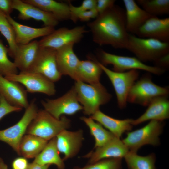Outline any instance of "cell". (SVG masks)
<instances>
[{
  "label": "cell",
  "instance_id": "1",
  "mask_svg": "<svg viewBox=\"0 0 169 169\" xmlns=\"http://www.w3.org/2000/svg\"><path fill=\"white\" fill-rule=\"evenodd\" d=\"M87 26L93 41L97 44L126 49L129 33L126 29L125 10L120 6L115 4L99 14Z\"/></svg>",
  "mask_w": 169,
  "mask_h": 169
},
{
  "label": "cell",
  "instance_id": "2",
  "mask_svg": "<svg viewBox=\"0 0 169 169\" xmlns=\"http://www.w3.org/2000/svg\"><path fill=\"white\" fill-rule=\"evenodd\" d=\"M78 100L83 107V113L92 115L99 110L100 107L110 101L111 95L100 83L87 84L76 81L74 86Z\"/></svg>",
  "mask_w": 169,
  "mask_h": 169
},
{
  "label": "cell",
  "instance_id": "3",
  "mask_svg": "<svg viewBox=\"0 0 169 169\" xmlns=\"http://www.w3.org/2000/svg\"><path fill=\"white\" fill-rule=\"evenodd\" d=\"M70 126V120L65 116H62L58 120L44 109H41L38 110L28 125L26 134L34 135L48 141Z\"/></svg>",
  "mask_w": 169,
  "mask_h": 169
},
{
  "label": "cell",
  "instance_id": "4",
  "mask_svg": "<svg viewBox=\"0 0 169 169\" xmlns=\"http://www.w3.org/2000/svg\"><path fill=\"white\" fill-rule=\"evenodd\" d=\"M126 49L142 62H153L169 53V43L152 38H141L129 34Z\"/></svg>",
  "mask_w": 169,
  "mask_h": 169
},
{
  "label": "cell",
  "instance_id": "5",
  "mask_svg": "<svg viewBox=\"0 0 169 169\" xmlns=\"http://www.w3.org/2000/svg\"><path fill=\"white\" fill-rule=\"evenodd\" d=\"M163 126V121L151 120L144 127L128 132L122 141L129 151L135 152L145 145L157 146L160 144L159 136Z\"/></svg>",
  "mask_w": 169,
  "mask_h": 169
},
{
  "label": "cell",
  "instance_id": "6",
  "mask_svg": "<svg viewBox=\"0 0 169 169\" xmlns=\"http://www.w3.org/2000/svg\"><path fill=\"white\" fill-rule=\"evenodd\" d=\"M151 76L150 75H145L134 83L128 93L127 102L147 106L155 98L168 95V87L160 86L154 84Z\"/></svg>",
  "mask_w": 169,
  "mask_h": 169
},
{
  "label": "cell",
  "instance_id": "7",
  "mask_svg": "<svg viewBox=\"0 0 169 169\" xmlns=\"http://www.w3.org/2000/svg\"><path fill=\"white\" fill-rule=\"evenodd\" d=\"M98 56L101 64L104 66L112 65L113 71L115 72H122L132 69H140L160 75L165 71L162 69L146 65L136 57L117 55L101 49L98 50Z\"/></svg>",
  "mask_w": 169,
  "mask_h": 169
},
{
  "label": "cell",
  "instance_id": "8",
  "mask_svg": "<svg viewBox=\"0 0 169 169\" xmlns=\"http://www.w3.org/2000/svg\"><path fill=\"white\" fill-rule=\"evenodd\" d=\"M33 99L29 103L23 116L16 124L6 129L0 130V141L9 145L19 155L21 140L26 134L27 129L38 111Z\"/></svg>",
  "mask_w": 169,
  "mask_h": 169
},
{
  "label": "cell",
  "instance_id": "9",
  "mask_svg": "<svg viewBox=\"0 0 169 169\" xmlns=\"http://www.w3.org/2000/svg\"><path fill=\"white\" fill-rule=\"evenodd\" d=\"M98 63L112 84L118 106L121 109L125 108L129 92L138 78V70L132 69L124 72H116L110 69L98 61Z\"/></svg>",
  "mask_w": 169,
  "mask_h": 169
},
{
  "label": "cell",
  "instance_id": "10",
  "mask_svg": "<svg viewBox=\"0 0 169 169\" xmlns=\"http://www.w3.org/2000/svg\"><path fill=\"white\" fill-rule=\"evenodd\" d=\"M41 103L45 110L58 120L64 115H72L83 110L74 86L62 96L42 100Z\"/></svg>",
  "mask_w": 169,
  "mask_h": 169
},
{
  "label": "cell",
  "instance_id": "11",
  "mask_svg": "<svg viewBox=\"0 0 169 169\" xmlns=\"http://www.w3.org/2000/svg\"><path fill=\"white\" fill-rule=\"evenodd\" d=\"M88 31L84 25L77 26L71 29L62 27L55 29L38 41L39 47L57 50L67 44L79 42L84 34Z\"/></svg>",
  "mask_w": 169,
  "mask_h": 169
},
{
  "label": "cell",
  "instance_id": "12",
  "mask_svg": "<svg viewBox=\"0 0 169 169\" xmlns=\"http://www.w3.org/2000/svg\"><path fill=\"white\" fill-rule=\"evenodd\" d=\"M4 77L23 84L27 92L42 93L49 96L53 95L56 93L54 83L38 73L20 72L19 74H9Z\"/></svg>",
  "mask_w": 169,
  "mask_h": 169
},
{
  "label": "cell",
  "instance_id": "13",
  "mask_svg": "<svg viewBox=\"0 0 169 169\" xmlns=\"http://www.w3.org/2000/svg\"><path fill=\"white\" fill-rule=\"evenodd\" d=\"M56 50L50 48H40L37 57L29 71L41 74L54 83L59 81L62 75L58 69Z\"/></svg>",
  "mask_w": 169,
  "mask_h": 169
},
{
  "label": "cell",
  "instance_id": "14",
  "mask_svg": "<svg viewBox=\"0 0 169 169\" xmlns=\"http://www.w3.org/2000/svg\"><path fill=\"white\" fill-rule=\"evenodd\" d=\"M84 139L82 130L74 131L64 130L56 136L57 148L59 153L64 155V161L74 157L78 154Z\"/></svg>",
  "mask_w": 169,
  "mask_h": 169
},
{
  "label": "cell",
  "instance_id": "15",
  "mask_svg": "<svg viewBox=\"0 0 169 169\" xmlns=\"http://www.w3.org/2000/svg\"><path fill=\"white\" fill-rule=\"evenodd\" d=\"M12 8L19 12L18 18L22 20L33 19L42 22L44 26L54 27L59 21L51 13L21 0H12Z\"/></svg>",
  "mask_w": 169,
  "mask_h": 169
},
{
  "label": "cell",
  "instance_id": "16",
  "mask_svg": "<svg viewBox=\"0 0 169 169\" xmlns=\"http://www.w3.org/2000/svg\"><path fill=\"white\" fill-rule=\"evenodd\" d=\"M135 35L141 38L169 42V18H159L152 16L139 28Z\"/></svg>",
  "mask_w": 169,
  "mask_h": 169
},
{
  "label": "cell",
  "instance_id": "17",
  "mask_svg": "<svg viewBox=\"0 0 169 169\" xmlns=\"http://www.w3.org/2000/svg\"><path fill=\"white\" fill-rule=\"evenodd\" d=\"M83 157L89 158L88 164H92L102 159L124 157L129 151L120 138L116 137L100 147L95 148Z\"/></svg>",
  "mask_w": 169,
  "mask_h": 169
},
{
  "label": "cell",
  "instance_id": "18",
  "mask_svg": "<svg viewBox=\"0 0 169 169\" xmlns=\"http://www.w3.org/2000/svg\"><path fill=\"white\" fill-rule=\"evenodd\" d=\"M0 94L13 106L25 109L29 105L26 90L19 83L6 79L0 74Z\"/></svg>",
  "mask_w": 169,
  "mask_h": 169
},
{
  "label": "cell",
  "instance_id": "19",
  "mask_svg": "<svg viewBox=\"0 0 169 169\" xmlns=\"http://www.w3.org/2000/svg\"><path fill=\"white\" fill-rule=\"evenodd\" d=\"M74 44H69L56 50V57L58 67L61 74L69 75L76 81L80 60L74 52Z\"/></svg>",
  "mask_w": 169,
  "mask_h": 169
},
{
  "label": "cell",
  "instance_id": "20",
  "mask_svg": "<svg viewBox=\"0 0 169 169\" xmlns=\"http://www.w3.org/2000/svg\"><path fill=\"white\" fill-rule=\"evenodd\" d=\"M145 112L137 119L133 120L132 124L137 125L148 120L163 121L169 117V101L168 95L154 99L148 105Z\"/></svg>",
  "mask_w": 169,
  "mask_h": 169
},
{
  "label": "cell",
  "instance_id": "21",
  "mask_svg": "<svg viewBox=\"0 0 169 169\" xmlns=\"http://www.w3.org/2000/svg\"><path fill=\"white\" fill-rule=\"evenodd\" d=\"M6 16L14 30L18 44H27L35 38L49 35L55 30L54 27L49 26L34 28L27 26L18 23L10 15Z\"/></svg>",
  "mask_w": 169,
  "mask_h": 169
},
{
  "label": "cell",
  "instance_id": "22",
  "mask_svg": "<svg viewBox=\"0 0 169 169\" xmlns=\"http://www.w3.org/2000/svg\"><path fill=\"white\" fill-rule=\"evenodd\" d=\"M125 8L126 29L135 34L139 28L152 16L141 8L134 0H123Z\"/></svg>",
  "mask_w": 169,
  "mask_h": 169
},
{
  "label": "cell",
  "instance_id": "23",
  "mask_svg": "<svg viewBox=\"0 0 169 169\" xmlns=\"http://www.w3.org/2000/svg\"><path fill=\"white\" fill-rule=\"evenodd\" d=\"M38 41L35 40L24 44H18L13 59L14 63L20 72L28 71L39 52Z\"/></svg>",
  "mask_w": 169,
  "mask_h": 169
},
{
  "label": "cell",
  "instance_id": "24",
  "mask_svg": "<svg viewBox=\"0 0 169 169\" xmlns=\"http://www.w3.org/2000/svg\"><path fill=\"white\" fill-rule=\"evenodd\" d=\"M90 117L109 130L118 138H120L124 132L131 130L133 126L132 122L133 119L121 120L115 119L106 115L100 110Z\"/></svg>",
  "mask_w": 169,
  "mask_h": 169
},
{
  "label": "cell",
  "instance_id": "25",
  "mask_svg": "<svg viewBox=\"0 0 169 169\" xmlns=\"http://www.w3.org/2000/svg\"><path fill=\"white\" fill-rule=\"evenodd\" d=\"M52 14L59 21L70 19L69 4L54 0H23Z\"/></svg>",
  "mask_w": 169,
  "mask_h": 169
},
{
  "label": "cell",
  "instance_id": "26",
  "mask_svg": "<svg viewBox=\"0 0 169 169\" xmlns=\"http://www.w3.org/2000/svg\"><path fill=\"white\" fill-rule=\"evenodd\" d=\"M102 72L96 60H80L75 81H80L91 84L100 82Z\"/></svg>",
  "mask_w": 169,
  "mask_h": 169
},
{
  "label": "cell",
  "instance_id": "27",
  "mask_svg": "<svg viewBox=\"0 0 169 169\" xmlns=\"http://www.w3.org/2000/svg\"><path fill=\"white\" fill-rule=\"evenodd\" d=\"M59 154L56 145L55 137L48 142L33 162L42 165L54 164L58 169H64V161L61 158Z\"/></svg>",
  "mask_w": 169,
  "mask_h": 169
},
{
  "label": "cell",
  "instance_id": "28",
  "mask_svg": "<svg viewBox=\"0 0 169 169\" xmlns=\"http://www.w3.org/2000/svg\"><path fill=\"white\" fill-rule=\"evenodd\" d=\"M48 142V141L38 136L25 134L19 144V155L26 159L35 158L43 150Z\"/></svg>",
  "mask_w": 169,
  "mask_h": 169
},
{
  "label": "cell",
  "instance_id": "29",
  "mask_svg": "<svg viewBox=\"0 0 169 169\" xmlns=\"http://www.w3.org/2000/svg\"><path fill=\"white\" fill-rule=\"evenodd\" d=\"M80 119L88 127L90 134L94 138L95 143L94 149L102 146L115 137L100 123L95 122L90 117L83 116Z\"/></svg>",
  "mask_w": 169,
  "mask_h": 169
},
{
  "label": "cell",
  "instance_id": "30",
  "mask_svg": "<svg viewBox=\"0 0 169 169\" xmlns=\"http://www.w3.org/2000/svg\"><path fill=\"white\" fill-rule=\"evenodd\" d=\"M128 169H156V156L154 153L145 156L129 151L124 157Z\"/></svg>",
  "mask_w": 169,
  "mask_h": 169
},
{
  "label": "cell",
  "instance_id": "31",
  "mask_svg": "<svg viewBox=\"0 0 169 169\" xmlns=\"http://www.w3.org/2000/svg\"><path fill=\"white\" fill-rule=\"evenodd\" d=\"M0 32L4 37L8 43V54L11 57L13 58L18 46L16 41L15 32L6 15L1 12Z\"/></svg>",
  "mask_w": 169,
  "mask_h": 169
},
{
  "label": "cell",
  "instance_id": "32",
  "mask_svg": "<svg viewBox=\"0 0 169 169\" xmlns=\"http://www.w3.org/2000/svg\"><path fill=\"white\" fill-rule=\"evenodd\" d=\"M137 3L152 16L169 14V0H137Z\"/></svg>",
  "mask_w": 169,
  "mask_h": 169
},
{
  "label": "cell",
  "instance_id": "33",
  "mask_svg": "<svg viewBox=\"0 0 169 169\" xmlns=\"http://www.w3.org/2000/svg\"><path fill=\"white\" fill-rule=\"evenodd\" d=\"M8 54V48L0 39V74L4 76L9 74H18V69L14 62L9 59Z\"/></svg>",
  "mask_w": 169,
  "mask_h": 169
},
{
  "label": "cell",
  "instance_id": "34",
  "mask_svg": "<svg viewBox=\"0 0 169 169\" xmlns=\"http://www.w3.org/2000/svg\"><path fill=\"white\" fill-rule=\"evenodd\" d=\"M122 158H109L101 160L92 164H87L83 167L73 169H122Z\"/></svg>",
  "mask_w": 169,
  "mask_h": 169
},
{
  "label": "cell",
  "instance_id": "35",
  "mask_svg": "<svg viewBox=\"0 0 169 169\" xmlns=\"http://www.w3.org/2000/svg\"><path fill=\"white\" fill-rule=\"evenodd\" d=\"M97 0H84L79 6H75L71 3L69 4L71 13L70 20L74 22H76V17L82 12L96 8Z\"/></svg>",
  "mask_w": 169,
  "mask_h": 169
},
{
  "label": "cell",
  "instance_id": "36",
  "mask_svg": "<svg viewBox=\"0 0 169 169\" xmlns=\"http://www.w3.org/2000/svg\"><path fill=\"white\" fill-rule=\"evenodd\" d=\"M22 109L11 105L0 94V120L6 115L13 112H19Z\"/></svg>",
  "mask_w": 169,
  "mask_h": 169
},
{
  "label": "cell",
  "instance_id": "37",
  "mask_svg": "<svg viewBox=\"0 0 169 169\" xmlns=\"http://www.w3.org/2000/svg\"><path fill=\"white\" fill-rule=\"evenodd\" d=\"M99 13L96 8L86 11L78 14L76 16V21L78 20L81 21L86 22L91 19H95L98 15Z\"/></svg>",
  "mask_w": 169,
  "mask_h": 169
},
{
  "label": "cell",
  "instance_id": "38",
  "mask_svg": "<svg viewBox=\"0 0 169 169\" xmlns=\"http://www.w3.org/2000/svg\"><path fill=\"white\" fill-rule=\"evenodd\" d=\"M115 1V0H97L96 8L99 14L114 5Z\"/></svg>",
  "mask_w": 169,
  "mask_h": 169
},
{
  "label": "cell",
  "instance_id": "39",
  "mask_svg": "<svg viewBox=\"0 0 169 169\" xmlns=\"http://www.w3.org/2000/svg\"><path fill=\"white\" fill-rule=\"evenodd\" d=\"M29 164L26 158L18 157L13 160L12 167V169H27Z\"/></svg>",
  "mask_w": 169,
  "mask_h": 169
},
{
  "label": "cell",
  "instance_id": "40",
  "mask_svg": "<svg viewBox=\"0 0 169 169\" xmlns=\"http://www.w3.org/2000/svg\"><path fill=\"white\" fill-rule=\"evenodd\" d=\"M13 9L12 0H0V12L5 15H10Z\"/></svg>",
  "mask_w": 169,
  "mask_h": 169
},
{
  "label": "cell",
  "instance_id": "41",
  "mask_svg": "<svg viewBox=\"0 0 169 169\" xmlns=\"http://www.w3.org/2000/svg\"><path fill=\"white\" fill-rule=\"evenodd\" d=\"M155 66L165 70L169 66V53L165 54L153 62Z\"/></svg>",
  "mask_w": 169,
  "mask_h": 169
},
{
  "label": "cell",
  "instance_id": "42",
  "mask_svg": "<svg viewBox=\"0 0 169 169\" xmlns=\"http://www.w3.org/2000/svg\"><path fill=\"white\" fill-rule=\"evenodd\" d=\"M51 165H40L33 162L29 163L27 169H49Z\"/></svg>",
  "mask_w": 169,
  "mask_h": 169
},
{
  "label": "cell",
  "instance_id": "43",
  "mask_svg": "<svg viewBox=\"0 0 169 169\" xmlns=\"http://www.w3.org/2000/svg\"><path fill=\"white\" fill-rule=\"evenodd\" d=\"M0 169H8L7 165L1 157H0Z\"/></svg>",
  "mask_w": 169,
  "mask_h": 169
},
{
  "label": "cell",
  "instance_id": "44",
  "mask_svg": "<svg viewBox=\"0 0 169 169\" xmlns=\"http://www.w3.org/2000/svg\"></svg>",
  "mask_w": 169,
  "mask_h": 169
}]
</instances>
